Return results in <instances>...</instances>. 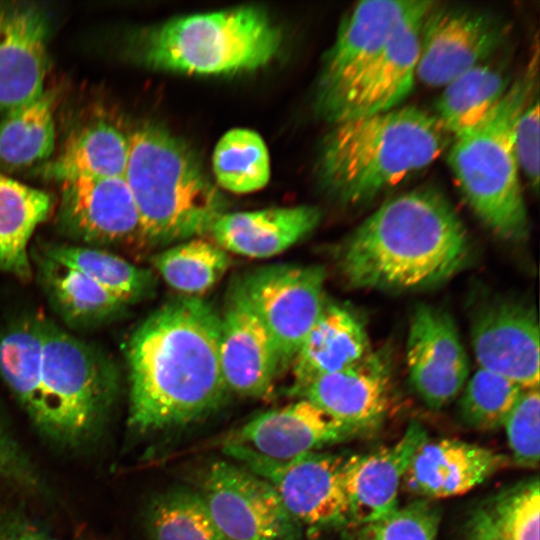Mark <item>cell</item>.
I'll use <instances>...</instances> for the list:
<instances>
[{
  "label": "cell",
  "instance_id": "cell-1",
  "mask_svg": "<svg viewBox=\"0 0 540 540\" xmlns=\"http://www.w3.org/2000/svg\"><path fill=\"white\" fill-rule=\"evenodd\" d=\"M219 335L220 315L199 296L175 298L139 324L126 347L133 428L177 427L220 407Z\"/></svg>",
  "mask_w": 540,
  "mask_h": 540
},
{
  "label": "cell",
  "instance_id": "cell-25",
  "mask_svg": "<svg viewBox=\"0 0 540 540\" xmlns=\"http://www.w3.org/2000/svg\"><path fill=\"white\" fill-rule=\"evenodd\" d=\"M129 156L128 136L108 122L82 128L60 152L35 167L45 180L65 183L77 179L124 177Z\"/></svg>",
  "mask_w": 540,
  "mask_h": 540
},
{
  "label": "cell",
  "instance_id": "cell-3",
  "mask_svg": "<svg viewBox=\"0 0 540 540\" xmlns=\"http://www.w3.org/2000/svg\"><path fill=\"white\" fill-rule=\"evenodd\" d=\"M449 141L433 114L413 106L346 119L324 138L318 178L341 203H365L429 166Z\"/></svg>",
  "mask_w": 540,
  "mask_h": 540
},
{
  "label": "cell",
  "instance_id": "cell-38",
  "mask_svg": "<svg viewBox=\"0 0 540 540\" xmlns=\"http://www.w3.org/2000/svg\"><path fill=\"white\" fill-rule=\"evenodd\" d=\"M503 426L514 463L524 468H536L540 455L539 388L522 392Z\"/></svg>",
  "mask_w": 540,
  "mask_h": 540
},
{
  "label": "cell",
  "instance_id": "cell-18",
  "mask_svg": "<svg viewBox=\"0 0 540 540\" xmlns=\"http://www.w3.org/2000/svg\"><path fill=\"white\" fill-rule=\"evenodd\" d=\"M219 355L228 391L241 396H268L281 373L273 339L239 281L230 290L220 316Z\"/></svg>",
  "mask_w": 540,
  "mask_h": 540
},
{
  "label": "cell",
  "instance_id": "cell-17",
  "mask_svg": "<svg viewBox=\"0 0 540 540\" xmlns=\"http://www.w3.org/2000/svg\"><path fill=\"white\" fill-rule=\"evenodd\" d=\"M61 228L88 246L143 243L139 213L124 177L62 183Z\"/></svg>",
  "mask_w": 540,
  "mask_h": 540
},
{
  "label": "cell",
  "instance_id": "cell-40",
  "mask_svg": "<svg viewBox=\"0 0 540 540\" xmlns=\"http://www.w3.org/2000/svg\"><path fill=\"white\" fill-rule=\"evenodd\" d=\"M0 478L28 487H36L39 483L33 464L4 427L1 419Z\"/></svg>",
  "mask_w": 540,
  "mask_h": 540
},
{
  "label": "cell",
  "instance_id": "cell-10",
  "mask_svg": "<svg viewBox=\"0 0 540 540\" xmlns=\"http://www.w3.org/2000/svg\"><path fill=\"white\" fill-rule=\"evenodd\" d=\"M199 493L228 540H299L300 525L273 487L240 464L212 462Z\"/></svg>",
  "mask_w": 540,
  "mask_h": 540
},
{
  "label": "cell",
  "instance_id": "cell-21",
  "mask_svg": "<svg viewBox=\"0 0 540 540\" xmlns=\"http://www.w3.org/2000/svg\"><path fill=\"white\" fill-rule=\"evenodd\" d=\"M390 387L387 359L372 352L350 368L317 378L296 395L357 434L384 420L390 405Z\"/></svg>",
  "mask_w": 540,
  "mask_h": 540
},
{
  "label": "cell",
  "instance_id": "cell-34",
  "mask_svg": "<svg viewBox=\"0 0 540 540\" xmlns=\"http://www.w3.org/2000/svg\"><path fill=\"white\" fill-rule=\"evenodd\" d=\"M212 162L218 185L233 193L260 190L270 178L265 142L249 129L235 128L226 132L214 148Z\"/></svg>",
  "mask_w": 540,
  "mask_h": 540
},
{
  "label": "cell",
  "instance_id": "cell-33",
  "mask_svg": "<svg viewBox=\"0 0 540 540\" xmlns=\"http://www.w3.org/2000/svg\"><path fill=\"white\" fill-rule=\"evenodd\" d=\"M152 263L171 288L185 296H198L223 277L230 257L215 242L195 237L162 250Z\"/></svg>",
  "mask_w": 540,
  "mask_h": 540
},
{
  "label": "cell",
  "instance_id": "cell-27",
  "mask_svg": "<svg viewBox=\"0 0 540 540\" xmlns=\"http://www.w3.org/2000/svg\"><path fill=\"white\" fill-rule=\"evenodd\" d=\"M56 95L45 90L35 99L7 112L0 121V171L37 167L54 153Z\"/></svg>",
  "mask_w": 540,
  "mask_h": 540
},
{
  "label": "cell",
  "instance_id": "cell-23",
  "mask_svg": "<svg viewBox=\"0 0 540 540\" xmlns=\"http://www.w3.org/2000/svg\"><path fill=\"white\" fill-rule=\"evenodd\" d=\"M372 353L362 319L345 305L326 302L292 363L297 394L317 378L350 368Z\"/></svg>",
  "mask_w": 540,
  "mask_h": 540
},
{
  "label": "cell",
  "instance_id": "cell-9",
  "mask_svg": "<svg viewBox=\"0 0 540 540\" xmlns=\"http://www.w3.org/2000/svg\"><path fill=\"white\" fill-rule=\"evenodd\" d=\"M326 272L317 265L260 267L239 284L275 344L280 372L291 366L325 304Z\"/></svg>",
  "mask_w": 540,
  "mask_h": 540
},
{
  "label": "cell",
  "instance_id": "cell-7",
  "mask_svg": "<svg viewBox=\"0 0 540 540\" xmlns=\"http://www.w3.org/2000/svg\"><path fill=\"white\" fill-rule=\"evenodd\" d=\"M41 377L46 408L43 433L78 444L101 424L112 401L115 377L91 346L40 319Z\"/></svg>",
  "mask_w": 540,
  "mask_h": 540
},
{
  "label": "cell",
  "instance_id": "cell-39",
  "mask_svg": "<svg viewBox=\"0 0 540 540\" xmlns=\"http://www.w3.org/2000/svg\"><path fill=\"white\" fill-rule=\"evenodd\" d=\"M539 100L537 86L530 92L514 129V147L520 171L534 192L539 186Z\"/></svg>",
  "mask_w": 540,
  "mask_h": 540
},
{
  "label": "cell",
  "instance_id": "cell-2",
  "mask_svg": "<svg viewBox=\"0 0 540 540\" xmlns=\"http://www.w3.org/2000/svg\"><path fill=\"white\" fill-rule=\"evenodd\" d=\"M464 223L443 193L416 188L384 202L338 248L348 286L420 291L450 280L470 261Z\"/></svg>",
  "mask_w": 540,
  "mask_h": 540
},
{
  "label": "cell",
  "instance_id": "cell-14",
  "mask_svg": "<svg viewBox=\"0 0 540 540\" xmlns=\"http://www.w3.org/2000/svg\"><path fill=\"white\" fill-rule=\"evenodd\" d=\"M406 363L419 398L439 410L454 400L469 376V361L451 315L419 304L409 322Z\"/></svg>",
  "mask_w": 540,
  "mask_h": 540
},
{
  "label": "cell",
  "instance_id": "cell-32",
  "mask_svg": "<svg viewBox=\"0 0 540 540\" xmlns=\"http://www.w3.org/2000/svg\"><path fill=\"white\" fill-rule=\"evenodd\" d=\"M45 257L84 274L127 304L147 296L153 274L104 249L85 245H53Z\"/></svg>",
  "mask_w": 540,
  "mask_h": 540
},
{
  "label": "cell",
  "instance_id": "cell-24",
  "mask_svg": "<svg viewBox=\"0 0 540 540\" xmlns=\"http://www.w3.org/2000/svg\"><path fill=\"white\" fill-rule=\"evenodd\" d=\"M320 218L317 208L306 205L225 212L209 233L226 252L262 259L278 255L306 237Z\"/></svg>",
  "mask_w": 540,
  "mask_h": 540
},
{
  "label": "cell",
  "instance_id": "cell-30",
  "mask_svg": "<svg viewBox=\"0 0 540 540\" xmlns=\"http://www.w3.org/2000/svg\"><path fill=\"white\" fill-rule=\"evenodd\" d=\"M511 83L500 67L484 62L444 86L433 115L453 138L483 121Z\"/></svg>",
  "mask_w": 540,
  "mask_h": 540
},
{
  "label": "cell",
  "instance_id": "cell-8",
  "mask_svg": "<svg viewBox=\"0 0 540 540\" xmlns=\"http://www.w3.org/2000/svg\"><path fill=\"white\" fill-rule=\"evenodd\" d=\"M223 451L266 480L300 526L317 530L348 523L344 488L346 458L317 451L279 461L227 441Z\"/></svg>",
  "mask_w": 540,
  "mask_h": 540
},
{
  "label": "cell",
  "instance_id": "cell-13",
  "mask_svg": "<svg viewBox=\"0 0 540 540\" xmlns=\"http://www.w3.org/2000/svg\"><path fill=\"white\" fill-rule=\"evenodd\" d=\"M473 352L480 368L524 389L539 388V320L536 307L521 299L484 300L470 320Z\"/></svg>",
  "mask_w": 540,
  "mask_h": 540
},
{
  "label": "cell",
  "instance_id": "cell-37",
  "mask_svg": "<svg viewBox=\"0 0 540 540\" xmlns=\"http://www.w3.org/2000/svg\"><path fill=\"white\" fill-rule=\"evenodd\" d=\"M440 519L429 499L416 500L361 526L358 540H436Z\"/></svg>",
  "mask_w": 540,
  "mask_h": 540
},
{
  "label": "cell",
  "instance_id": "cell-5",
  "mask_svg": "<svg viewBox=\"0 0 540 540\" xmlns=\"http://www.w3.org/2000/svg\"><path fill=\"white\" fill-rule=\"evenodd\" d=\"M538 49L494 110L478 125L452 138L447 160L475 215L498 237L526 240L530 225L514 147L517 118L537 86Z\"/></svg>",
  "mask_w": 540,
  "mask_h": 540
},
{
  "label": "cell",
  "instance_id": "cell-16",
  "mask_svg": "<svg viewBox=\"0 0 540 540\" xmlns=\"http://www.w3.org/2000/svg\"><path fill=\"white\" fill-rule=\"evenodd\" d=\"M52 21L43 6L0 1V111L27 103L44 89Z\"/></svg>",
  "mask_w": 540,
  "mask_h": 540
},
{
  "label": "cell",
  "instance_id": "cell-6",
  "mask_svg": "<svg viewBox=\"0 0 540 540\" xmlns=\"http://www.w3.org/2000/svg\"><path fill=\"white\" fill-rule=\"evenodd\" d=\"M281 43V30L266 11L243 6L170 19L137 32L128 49L154 70L221 75L267 65Z\"/></svg>",
  "mask_w": 540,
  "mask_h": 540
},
{
  "label": "cell",
  "instance_id": "cell-41",
  "mask_svg": "<svg viewBox=\"0 0 540 540\" xmlns=\"http://www.w3.org/2000/svg\"><path fill=\"white\" fill-rule=\"evenodd\" d=\"M0 540H52L36 526L22 520L0 522Z\"/></svg>",
  "mask_w": 540,
  "mask_h": 540
},
{
  "label": "cell",
  "instance_id": "cell-19",
  "mask_svg": "<svg viewBox=\"0 0 540 540\" xmlns=\"http://www.w3.org/2000/svg\"><path fill=\"white\" fill-rule=\"evenodd\" d=\"M356 435L307 399L258 414L227 442L279 461L346 440Z\"/></svg>",
  "mask_w": 540,
  "mask_h": 540
},
{
  "label": "cell",
  "instance_id": "cell-35",
  "mask_svg": "<svg viewBox=\"0 0 540 540\" xmlns=\"http://www.w3.org/2000/svg\"><path fill=\"white\" fill-rule=\"evenodd\" d=\"M147 528L151 540H228L201 494L189 489L169 490L154 498Z\"/></svg>",
  "mask_w": 540,
  "mask_h": 540
},
{
  "label": "cell",
  "instance_id": "cell-26",
  "mask_svg": "<svg viewBox=\"0 0 540 540\" xmlns=\"http://www.w3.org/2000/svg\"><path fill=\"white\" fill-rule=\"evenodd\" d=\"M53 205L54 200L46 191L0 171V272L20 279L31 276L28 243Z\"/></svg>",
  "mask_w": 540,
  "mask_h": 540
},
{
  "label": "cell",
  "instance_id": "cell-4",
  "mask_svg": "<svg viewBox=\"0 0 540 540\" xmlns=\"http://www.w3.org/2000/svg\"><path fill=\"white\" fill-rule=\"evenodd\" d=\"M128 139L124 178L139 213L143 244L163 246L208 233L225 213V201L194 153L153 124Z\"/></svg>",
  "mask_w": 540,
  "mask_h": 540
},
{
  "label": "cell",
  "instance_id": "cell-15",
  "mask_svg": "<svg viewBox=\"0 0 540 540\" xmlns=\"http://www.w3.org/2000/svg\"><path fill=\"white\" fill-rule=\"evenodd\" d=\"M422 0H366L340 23L319 76L316 109L321 114L379 54L399 24Z\"/></svg>",
  "mask_w": 540,
  "mask_h": 540
},
{
  "label": "cell",
  "instance_id": "cell-29",
  "mask_svg": "<svg viewBox=\"0 0 540 540\" xmlns=\"http://www.w3.org/2000/svg\"><path fill=\"white\" fill-rule=\"evenodd\" d=\"M40 319L20 320L0 334V376L43 432L46 408L41 377Z\"/></svg>",
  "mask_w": 540,
  "mask_h": 540
},
{
  "label": "cell",
  "instance_id": "cell-36",
  "mask_svg": "<svg viewBox=\"0 0 540 540\" xmlns=\"http://www.w3.org/2000/svg\"><path fill=\"white\" fill-rule=\"evenodd\" d=\"M524 390L510 379L479 367L464 385L460 417L473 429H497L503 426Z\"/></svg>",
  "mask_w": 540,
  "mask_h": 540
},
{
  "label": "cell",
  "instance_id": "cell-28",
  "mask_svg": "<svg viewBox=\"0 0 540 540\" xmlns=\"http://www.w3.org/2000/svg\"><path fill=\"white\" fill-rule=\"evenodd\" d=\"M537 477L505 488L479 503L466 525V540H539Z\"/></svg>",
  "mask_w": 540,
  "mask_h": 540
},
{
  "label": "cell",
  "instance_id": "cell-20",
  "mask_svg": "<svg viewBox=\"0 0 540 540\" xmlns=\"http://www.w3.org/2000/svg\"><path fill=\"white\" fill-rule=\"evenodd\" d=\"M424 427L411 422L395 443L346 458L344 488L348 523L363 526L398 507V491L410 462L427 439Z\"/></svg>",
  "mask_w": 540,
  "mask_h": 540
},
{
  "label": "cell",
  "instance_id": "cell-22",
  "mask_svg": "<svg viewBox=\"0 0 540 540\" xmlns=\"http://www.w3.org/2000/svg\"><path fill=\"white\" fill-rule=\"evenodd\" d=\"M508 460L506 455L476 444L427 438L416 450L402 482L426 499L461 495L502 469Z\"/></svg>",
  "mask_w": 540,
  "mask_h": 540
},
{
  "label": "cell",
  "instance_id": "cell-31",
  "mask_svg": "<svg viewBox=\"0 0 540 540\" xmlns=\"http://www.w3.org/2000/svg\"><path fill=\"white\" fill-rule=\"evenodd\" d=\"M40 273L52 304L70 324H98L112 318L127 305L79 271L45 256Z\"/></svg>",
  "mask_w": 540,
  "mask_h": 540
},
{
  "label": "cell",
  "instance_id": "cell-12",
  "mask_svg": "<svg viewBox=\"0 0 540 540\" xmlns=\"http://www.w3.org/2000/svg\"><path fill=\"white\" fill-rule=\"evenodd\" d=\"M435 3L422 0L399 24L379 54L320 114L325 120L335 124L397 108L414 87L422 24Z\"/></svg>",
  "mask_w": 540,
  "mask_h": 540
},
{
  "label": "cell",
  "instance_id": "cell-11",
  "mask_svg": "<svg viewBox=\"0 0 540 540\" xmlns=\"http://www.w3.org/2000/svg\"><path fill=\"white\" fill-rule=\"evenodd\" d=\"M506 32L500 19L489 13L437 7L436 2L422 24L416 78L430 87H444L486 62Z\"/></svg>",
  "mask_w": 540,
  "mask_h": 540
}]
</instances>
